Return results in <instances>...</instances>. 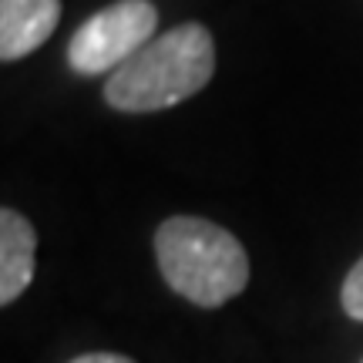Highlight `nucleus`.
Listing matches in <instances>:
<instances>
[{
  "label": "nucleus",
  "instance_id": "1",
  "mask_svg": "<svg viewBox=\"0 0 363 363\" xmlns=\"http://www.w3.org/2000/svg\"><path fill=\"white\" fill-rule=\"evenodd\" d=\"M212 34L202 24H179L111 71V78L104 81V101L128 115L162 111L199 94L212 81Z\"/></svg>",
  "mask_w": 363,
  "mask_h": 363
},
{
  "label": "nucleus",
  "instance_id": "2",
  "mask_svg": "<svg viewBox=\"0 0 363 363\" xmlns=\"http://www.w3.org/2000/svg\"><path fill=\"white\" fill-rule=\"evenodd\" d=\"M155 256L165 283L195 306L216 310L249 283V256L222 225L199 216H172L158 225Z\"/></svg>",
  "mask_w": 363,
  "mask_h": 363
},
{
  "label": "nucleus",
  "instance_id": "3",
  "mask_svg": "<svg viewBox=\"0 0 363 363\" xmlns=\"http://www.w3.org/2000/svg\"><path fill=\"white\" fill-rule=\"evenodd\" d=\"M158 11L148 0H118L74 30L67 44V65L78 74H111L128 57L155 40Z\"/></svg>",
  "mask_w": 363,
  "mask_h": 363
},
{
  "label": "nucleus",
  "instance_id": "4",
  "mask_svg": "<svg viewBox=\"0 0 363 363\" xmlns=\"http://www.w3.org/2000/svg\"><path fill=\"white\" fill-rule=\"evenodd\" d=\"M61 21V0H0V57L21 61L38 51Z\"/></svg>",
  "mask_w": 363,
  "mask_h": 363
},
{
  "label": "nucleus",
  "instance_id": "5",
  "mask_svg": "<svg viewBox=\"0 0 363 363\" xmlns=\"http://www.w3.org/2000/svg\"><path fill=\"white\" fill-rule=\"evenodd\" d=\"M34 256H38V233L34 225L13 212H0V303L11 306L34 279Z\"/></svg>",
  "mask_w": 363,
  "mask_h": 363
},
{
  "label": "nucleus",
  "instance_id": "6",
  "mask_svg": "<svg viewBox=\"0 0 363 363\" xmlns=\"http://www.w3.org/2000/svg\"><path fill=\"white\" fill-rule=\"evenodd\" d=\"M340 296H343V310H347V316H353V320H360L363 323V259L347 272L343 293H340Z\"/></svg>",
  "mask_w": 363,
  "mask_h": 363
},
{
  "label": "nucleus",
  "instance_id": "7",
  "mask_svg": "<svg viewBox=\"0 0 363 363\" xmlns=\"http://www.w3.org/2000/svg\"><path fill=\"white\" fill-rule=\"evenodd\" d=\"M71 363H135V360L121 357V353H84V357H78Z\"/></svg>",
  "mask_w": 363,
  "mask_h": 363
}]
</instances>
